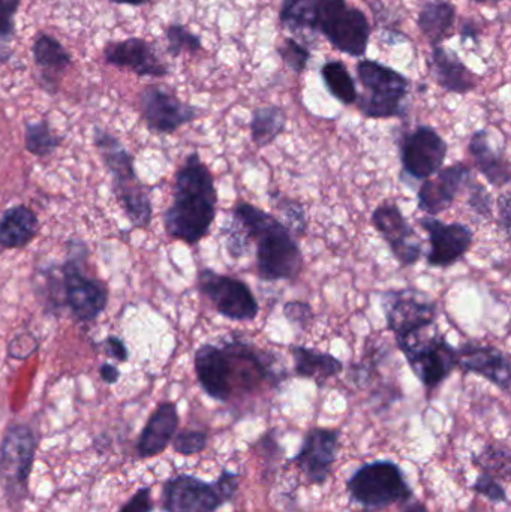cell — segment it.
<instances>
[{"mask_svg": "<svg viewBox=\"0 0 511 512\" xmlns=\"http://www.w3.org/2000/svg\"><path fill=\"white\" fill-rule=\"evenodd\" d=\"M276 364L275 355L236 336L204 343L194 357L195 375L204 393L222 403L278 387L285 372Z\"/></svg>", "mask_w": 511, "mask_h": 512, "instance_id": "obj_1", "label": "cell"}, {"mask_svg": "<svg viewBox=\"0 0 511 512\" xmlns=\"http://www.w3.org/2000/svg\"><path fill=\"white\" fill-rule=\"evenodd\" d=\"M218 213V191L209 167L197 152L177 170L173 203L164 213L165 233L186 245H198L209 236Z\"/></svg>", "mask_w": 511, "mask_h": 512, "instance_id": "obj_2", "label": "cell"}, {"mask_svg": "<svg viewBox=\"0 0 511 512\" xmlns=\"http://www.w3.org/2000/svg\"><path fill=\"white\" fill-rule=\"evenodd\" d=\"M231 215L251 245H255V265L261 279L278 282L299 277L303 268L302 249L279 219L246 201L237 203Z\"/></svg>", "mask_w": 511, "mask_h": 512, "instance_id": "obj_3", "label": "cell"}, {"mask_svg": "<svg viewBox=\"0 0 511 512\" xmlns=\"http://www.w3.org/2000/svg\"><path fill=\"white\" fill-rule=\"evenodd\" d=\"M93 144L111 176V191L123 213L135 228H147L152 221V201L146 186L135 173L134 156L119 138L101 128L93 129Z\"/></svg>", "mask_w": 511, "mask_h": 512, "instance_id": "obj_4", "label": "cell"}, {"mask_svg": "<svg viewBox=\"0 0 511 512\" xmlns=\"http://www.w3.org/2000/svg\"><path fill=\"white\" fill-rule=\"evenodd\" d=\"M363 92L356 107L368 119H393L407 114L410 80L401 72L375 60L362 59L356 66Z\"/></svg>", "mask_w": 511, "mask_h": 512, "instance_id": "obj_5", "label": "cell"}, {"mask_svg": "<svg viewBox=\"0 0 511 512\" xmlns=\"http://www.w3.org/2000/svg\"><path fill=\"white\" fill-rule=\"evenodd\" d=\"M38 438L29 424H11L0 442V484L9 510L18 512L29 496Z\"/></svg>", "mask_w": 511, "mask_h": 512, "instance_id": "obj_6", "label": "cell"}, {"mask_svg": "<svg viewBox=\"0 0 511 512\" xmlns=\"http://www.w3.org/2000/svg\"><path fill=\"white\" fill-rule=\"evenodd\" d=\"M396 345L426 390L440 387L458 367V349L447 342L437 325L396 339Z\"/></svg>", "mask_w": 511, "mask_h": 512, "instance_id": "obj_7", "label": "cell"}, {"mask_svg": "<svg viewBox=\"0 0 511 512\" xmlns=\"http://www.w3.org/2000/svg\"><path fill=\"white\" fill-rule=\"evenodd\" d=\"M351 499L366 511L384 510L413 498L404 472L392 460H377L357 469L347 483Z\"/></svg>", "mask_w": 511, "mask_h": 512, "instance_id": "obj_8", "label": "cell"}, {"mask_svg": "<svg viewBox=\"0 0 511 512\" xmlns=\"http://www.w3.org/2000/svg\"><path fill=\"white\" fill-rule=\"evenodd\" d=\"M237 486V474L227 469L215 483L192 475H177L164 484L162 508L165 512H215L234 498Z\"/></svg>", "mask_w": 511, "mask_h": 512, "instance_id": "obj_9", "label": "cell"}, {"mask_svg": "<svg viewBox=\"0 0 511 512\" xmlns=\"http://www.w3.org/2000/svg\"><path fill=\"white\" fill-rule=\"evenodd\" d=\"M318 32L341 53L365 57L372 29L365 12L347 0H318Z\"/></svg>", "mask_w": 511, "mask_h": 512, "instance_id": "obj_10", "label": "cell"}, {"mask_svg": "<svg viewBox=\"0 0 511 512\" xmlns=\"http://www.w3.org/2000/svg\"><path fill=\"white\" fill-rule=\"evenodd\" d=\"M198 289L215 307L216 312L234 322L257 319L260 304L248 283L227 274L203 268L198 273Z\"/></svg>", "mask_w": 511, "mask_h": 512, "instance_id": "obj_11", "label": "cell"}, {"mask_svg": "<svg viewBox=\"0 0 511 512\" xmlns=\"http://www.w3.org/2000/svg\"><path fill=\"white\" fill-rule=\"evenodd\" d=\"M380 300L387 328L395 334V340L437 324V303L417 289H389Z\"/></svg>", "mask_w": 511, "mask_h": 512, "instance_id": "obj_12", "label": "cell"}, {"mask_svg": "<svg viewBox=\"0 0 511 512\" xmlns=\"http://www.w3.org/2000/svg\"><path fill=\"white\" fill-rule=\"evenodd\" d=\"M449 146L432 126H416L399 143L402 173L413 180L435 176L446 162Z\"/></svg>", "mask_w": 511, "mask_h": 512, "instance_id": "obj_13", "label": "cell"}, {"mask_svg": "<svg viewBox=\"0 0 511 512\" xmlns=\"http://www.w3.org/2000/svg\"><path fill=\"white\" fill-rule=\"evenodd\" d=\"M63 303L78 322L96 321L108 303V292L99 280L83 273L77 259L69 258L60 268Z\"/></svg>", "mask_w": 511, "mask_h": 512, "instance_id": "obj_14", "label": "cell"}, {"mask_svg": "<svg viewBox=\"0 0 511 512\" xmlns=\"http://www.w3.org/2000/svg\"><path fill=\"white\" fill-rule=\"evenodd\" d=\"M138 105L141 119L153 134H174L182 126L194 122L200 116L197 107L186 104L174 93L159 86H147L141 90Z\"/></svg>", "mask_w": 511, "mask_h": 512, "instance_id": "obj_15", "label": "cell"}, {"mask_svg": "<svg viewBox=\"0 0 511 512\" xmlns=\"http://www.w3.org/2000/svg\"><path fill=\"white\" fill-rule=\"evenodd\" d=\"M372 225L389 245L390 252L401 267H413L420 261L422 242L398 204L393 201L380 204L372 213Z\"/></svg>", "mask_w": 511, "mask_h": 512, "instance_id": "obj_16", "label": "cell"}, {"mask_svg": "<svg viewBox=\"0 0 511 512\" xmlns=\"http://www.w3.org/2000/svg\"><path fill=\"white\" fill-rule=\"evenodd\" d=\"M419 224L429 236L431 251L426 255L429 267H452L464 259L473 246V230L461 222L446 224L440 219L425 216L419 219Z\"/></svg>", "mask_w": 511, "mask_h": 512, "instance_id": "obj_17", "label": "cell"}, {"mask_svg": "<svg viewBox=\"0 0 511 512\" xmlns=\"http://www.w3.org/2000/svg\"><path fill=\"white\" fill-rule=\"evenodd\" d=\"M102 56L107 65L128 69L138 77L162 78L170 74V68L156 54L153 45L137 36L123 41L107 42L102 50Z\"/></svg>", "mask_w": 511, "mask_h": 512, "instance_id": "obj_18", "label": "cell"}, {"mask_svg": "<svg viewBox=\"0 0 511 512\" xmlns=\"http://www.w3.org/2000/svg\"><path fill=\"white\" fill-rule=\"evenodd\" d=\"M471 179V168L464 162L441 168L420 186L417 191V207L420 212L432 218L447 212Z\"/></svg>", "mask_w": 511, "mask_h": 512, "instance_id": "obj_19", "label": "cell"}, {"mask_svg": "<svg viewBox=\"0 0 511 512\" xmlns=\"http://www.w3.org/2000/svg\"><path fill=\"white\" fill-rule=\"evenodd\" d=\"M339 436L341 432L332 429H312L306 435L294 463L312 484L326 483L329 478L336 460Z\"/></svg>", "mask_w": 511, "mask_h": 512, "instance_id": "obj_20", "label": "cell"}, {"mask_svg": "<svg viewBox=\"0 0 511 512\" xmlns=\"http://www.w3.org/2000/svg\"><path fill=\"white\" fill-rule=\"evenodd\" d=\"M458 367L464 373H476L495 387L509 393L511 366L509 357L492 345L465 343L458 349Z\"/></svg>", "mask_w": 511, "mask_h": 512, "instance_id": "obj_21", "label": "cell"}, {"mask_svg": "<svg viewBox=\"0 0 511 512\" xmlns=\"http://www.w3.org/2000/svg\"><path fill=\"white\" fill-rule=\"evenodd\" d=\"M179 429V412L176 403L162 402L158 405L146 426L141 430L137 442V453L141 459H152L167 450Z\"/></svg>", "mask_w": 511, "mask_h": 512, "instance_id": "obj_22", "label": "cell"}, {"mask_svg": "<svg viewBox=\"0 0 511 512\" xmlns=\"http://www.w3.org/2000/svg\"><path fill=\"white\" fill-rule=\"evenodd\" d=\"M429 69L438 86L446 92L467 95L479 86V77L459 59L455 51L447 50L443 45L432 47Z\"/></svg>", "mask_w": 511, "mask_h": 512, "instance_id": "obj_23", "label": "cell"}, {"mask_svg": "<svg viewBox=\"0 0 511 512\" xmlns=\"http://www.w3.org/2000/svg\"><path fill=\"white\" fill-rule=\"evenodd\" d=\"M32 54L33 62L39 69V83L48 93H56L60 75L72 65L71 54L62 42L44 32L36 33Z\"/></svg>", "mask_w": 511, "mask_h": 512, "instance_id": "obj_24", "label": "cell"}, {"mask_svg": "<svg viewBox=\"0 0 511 512\" xmlns=\"http://www.w3.org/2000/svg\"><path fill=\"white\" fill-rule=\"evenodd\" d=\"M468 152L473 158L477 171L488 180L489 185L503 188L510 183V162L504 150L492 146L491 134L488 129H480L471 135Z\"/></svg>", "mask_w": 511, "mask_h": 512, "instance_id": "obj_25", "label": "cell"}, {"mask_svg": "<svg viewBox=\"0 0 511 512\" xmlns=\"http://www.w3.org/2000/svg\"><path fill=\"white\" fill-rule=\"evenodd\" d=\"M39 231V219L30 207L14 206L0 216V248H26Z\"/></svg>", "mask_w": 511, "mask_h": 512, "instance_id": "obj_26", "label": "cell"}, {"mask_svg": "<svg viewBox=\"0 0 511 512\" xmlns=\"http://www.w3.org/2000/svg\"><path fill=\"white\" fill-rule=\"evenodd\" d=\"M294 360V372L300 378L312 379L318 385L326 384L344 370V364L329 352L318 351L308 346H291Z\"/></svg>", "mask_w": 511, "mask_h": 512, "instance_id": "obj_27", "label": "cell"}, {"mask_svg": "<svg viewBox=\"0 0 511 512\" xmlns=\"http://www.w3.org/2000/svg\"><path fill=\"white\" fill-rule=\"evenodd\" d=\"M455 23L456 6L447 0H429L422 6L417 18V27L432 47L452 38Z\"/></svg>", "mask_w": 511, "mask_h": 512, "instance_id": "obj_28", "label": "cell"}, {"mask_svg": "<svg viewBox=\"0 0 511 512\" xmlns=\"http://www.w3.org/2000/svg\"><path fill=\"white\" fill-rule=\"evenodd\" d=\"M279 23L294 35L314 36L318 32V0H282Z\"/></svg>", "mask_w": 511, "mask_h": 512, "instance_id": "obj_29", "label": "cell"}, {"mask_svg": "<svg viewBox=\"0 0 511 512\" xmlns=\"http://www.w3.org/2000/svg\"><path fill=\"white\" fill-rule=\"evenodd\" d=\"M285 122V111L278 105L255 108L249 123V131L255 146L258 149L270 146L284 132Z\"/></svg>", "mask_w": 511, "mask_h": 512, "instance_id": "obj_30", "label": "cell"}, {"mask_svg": "<svg viewBox=\"0 0 511 512\" xmlns=\"http://www.w3.org/2000/svg\"><path fill=\"white\" fill-rule=\"evenodd\" d=\"M324 86L330 95L344 105H354L357 101V86L347 65L341 60H330L321 68Z\"/></svg>", "mask_w": 511, "mask_h": 512, "instance_id": "obj_31", "label": "cell"}, {"mask_svg": "<svg viewBox=\"0 0 511 512\" xmlns=\"http://www.w3.org/2000/svg\"><path fill=\"white\" fill-rule=\"evenodd\" d=\"M62 144V138L51 129L47 120L27 122L24 126V147L36 158L53 155Z\"/></svg>", "mask_w": 511, "mask_h": 512, "instance_id": "obj_32", "label": "cell"}, {"mask_svg": "<svg viewBox=\"0 0 511 512\" xmlns=\"http://www.w3.org/2000/svg\"><path fill=\"white\" fill-rule=\"evenodd\" d=\"M165 38H167V51L171 57H179L182 53H198L203 50V42L198 35L182 26V24H170L165 29Z\"/></svg>", "mask_w": 511, "mask_h": 512, "instance_id": "obj_33", "label": "cell"}, {"mask_svg": "<svg viewBox=\"0 0 511 512\" xmlns=\"http://www.w3.org/2000/svg\"><path fill=\"white\" fill-rule=\"evenodd\" d=\"M276 207H278V212L281 213L284 227L294 237L305 236L306 230H308V216H306L302 204L299 201L291 200V198L279 197Z\"/></svg>", "mask_w": 511, "mask_h": 512, "instance_id": "obj_34", "label": "cell"}, {"mask_svg": "<svg viewBox=\"0 0 511 512\" xmlns=\"http://www.w3.org/2000/svg\"><path fill=\"white\" fill-rule=\"evenodd\" d=\"M276 50L288 69L296 74H303L306 71V66L311 60V50L306 45L300 44L296 38H284Z\"/></svg>", "mask_w": 511, "mask_h": 512, "instance_id": "obj_35", "label": "cell"}, {"mask_svg": "<svg viewBox=\"0 0 511 512\" xmlns=\"http://www.w3.org/2000/svg\"><path fill=\"white\" fill-rule=\"evenodd\" d=\"M207 433L203 430L186 429L177 433L173 439V448L180 456H194L206 448Z\"/></svg>", "mask_w": 511, "mask_h": 512, "instance_id": "obj_36", "label": "cell"}, {"mask_svg": "<svg viewBox=\"0 0 511 512\" xmlns=\"http://www.w3.org/2000/svg\"><path fill=\"white\" fill-rule=\"evenodd\" d=\"M468 206L476 213L477 218L489 219L494 213V200H492L491 192L482 185V183L474 182L473 179L468 183Z\"/></svg>", "mask_w": 511, "mask_h": 512, "instance_id": "obj_37", "label": "cell"}, {"mask_svg": "<svg viewBox=\"0 0 511 512\" xmlns=\"http://www.w3.org/2000/svg\"><path fill=\"white\" fill-rule=\"evenodd\" d=\"M477 463H482V468L485 469V474L491 475L492 471L500 472L504 469L506 472H510V454L507 448L491 447L486 448L483 451L482 456L477 459Z\"/></svg>", "mask_w": 511, "mask_h": 512, "instance_id": "obj_38", "label": "cell"}, {"mask_svg": "<svg viewBox=\"0 0 511 512\" xmlns=\"http://www.w3.org/2000/svg\"><path fill=\"white\" fill-rule=\"evenodd\" d=\"M284 315L291 325L300 330H308L309 324L314 319L312 307L305 301H288L284 306Z\"/></svg>", "mask_w": 511, "mask_h": 512, "instance_id": "obj_39", "label": "cell"}, {"mask_svg": "<svg viewBox=\"0 0 511 512\" xmlns=\"http://www.w3.org/2000/svg\"><path fill=\"white\" fill-rule=\"evenodd\" d=\"M473 489L480 495L491 499L492 502H507L506 490L500 486V483L492 475L485 474V472L474 483Z\"/></svg>", "mask_w": 511, "mask_h": 512, "instance_id": "obj_40", "label": "cell"}, {"mask_svg": "<svg viewBox=\"0 0 511 512\" xmlns=\"http://www.w3.org/2000/svg\"><path fill=\"white\" fill-rule=\"evenodd\" d=\"M36 348H38V342L32 334H18L9 343V357L15 358V360H26L36 351Z\"/></svg>", "mask_w": 511, "mask_h": 512, "instance_id": "obj_41", "label": "cell"}, {"mask_svg": "<svg viewBox=\"0 0 511 512\" xmlns=\"http://www.w3.org/2000/svg\"><path fill=\"white\" fill-rule=\"evenodd\" d=\"M153 499L150 487H141L119 512H152Z\"/></svg>", "mask_w": 511, "mask_h": 512, "instance_id": "obj_42", "label": "cell"}, {"mask_svg": "<svg viewBox=\"0 0 511 512\" xmlns=\"http://www.w3.org/2000/svg\"><path fill=\"white\" fill-rule=\"evenodd\" d=\"M15 35L14 21L0 20V63L9 62L12 57L11 41Z\"/></svg>", "mask_w": 511, "mask_h": 512, "instance_id": "obj_43", "label": "cell"}, {"mask_svg": "<svg viewBox=\"0 0 511 512\" xmlns=\"http://www.w3.org/2000/svg\"><path fill=\"white\" fill-rule=\"evenodd\" d=\"M105 352L110 355L114 360L122 361L125 363L128 360V349H126L125 342L119 337L110 336L104 340Z\"/></svg>", "mask_w": 511, "mask_h": 512, "instance_id": "obj_44", "label": "cell"}, {"mask_svg": "<svg viewBox=\"0 0 511 512\" xmlns=\"http://www.w3.org/2000/svg\"><path fill=\"white\" fill-rule=\"evenodd\" d=\"M510 210V195L506 192V194L501 195L500 200H498V215H500V228L507 236L510 234Z\"/></svg>", "mask_w": 511, "mask_h": 512, "instance_id": "obj_45", "label": "cell"}, {"mask_svg": "<svg viewBox=\"0 0 511 512\" xmlns=\"http://www.w3.org/2000/svg\"><path fill=\"white\" fill-rule=\"evenodd\" d=\"M21 0H0V20L14 21Z\"/></svg>", "mask_w": 511, "mask_h": 512, "instance_id": "obj_46", "label": "cell"}, {"mask_svg": "<svg viewBox=\"0 0 511 512\" xmlns=\"http://www.w3.org/2000/svg\"><path fill=\"white\" fill-rule=\"evenodd\" d=\"M99 376H101V379L105 384L113 385L119 381L120 372L116 366H113V364L104 363L99 367Z\"/></svg>", "mask_w": 511, "mask_h": 512, "instance_id": "obj_47", "label": "cell"}, {"mask_svg": "<svg viewBox=\"0 0 511 512\" xmlns=\"http://www.w3.org/2000/svg\"><path fill=\"white\" fill-rule=\"evenodd\" d=\"M461 35L462 42L470 38L473 39V41H477V38H479V29H477L476 21L465 20L461 26Z\"/></svg>", "mask_w": 511, "mask_h": 512, "instance_id": "obj_48", "label": "cell"}, {"mask_svg": "<svg viewBox=\"0 0 511 512\" xmlns=\"http://www.w3.org/2000/svg\"><path fill=\"white\" fill-rule=\"evenodd\" d=\"M108 2L114 3V5L143 6L150 0H108Z\"/></svg>", "mask_w": 511, "mask_h": 512, "instance_id": "obj_49", "label": "cell"}, {"mask_svg": "<svg viewBox=\"0 0 511 512\" xmlns=\"http://www.w3.org/2000/svg\"><path fill=\"white\" fill-rule=\"evenodd\" d=\"M404 512H428L426 510L425 505L422 504V502H410V504L405 507Z\"/></svg>", "mask_w": 511, "mask_h": 512, "instance_id": "obj_50", "label": "cell"}, {"mask_svg": "<svg viewBox=\"0 0 511 512\" xmlns=\"http://www.w3.org/2000/svg\"><path fill=\"white\" fill-rule=\"evenodd\" d=\"M477 3L501 2V0H476Z\"/></svg>", "mask_w": 511, "mask_h": 512, "instance_id": "obj_51", "label": "cell"}]
</instances>
